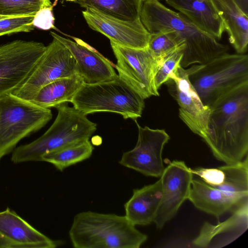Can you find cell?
<instances>
[{
  "mask_svg": "<svg viewBox=\"0 0 248 248\" xmlns=\"http://www.w3.org/2000/svg\"><path fill=\"white\" fill-rule=\"evenodd\" d=\"M52 117L50 108L12 93L0 96V161L19 141L41 129Z\"/></svg>",
  "mask_w": 248,
  "mask_h": 248,
  "instance_id": "obj_7",
  "label": "cell"
},
{
  "mask_svg": "<svg viewBox=\"0 0 248 248\" xmlns=\"http://www.w3.org/2000/svg\"><path fill=\"white\" fill-rule=\"evenodd\" d=\"M224 21L230 44L238 54L247 51L248 17L232 0H210Z\"/></svg>",
  "mask_w": 248,
  "mask_h": 248,
  "instance_id": "obj_21",
  "label": "cell"
},
{
  "mask_svg": "<svg viewBox=\"0 0 248 248\" xmlns=\"http://www.w3.org/2000/svg\"><path fill=\"white\" fill-rule=\"evenodd\" d=\"M71 103L86 115L111 112L134 121L141 116L145 106L144 99L118 75L108 80L84 83Z\"/></svg>",
  "mask_w": 248,
  "mask_h": 248,
  "instance_id": "obj_6",
  "label": "cell"
},
{
  "mask_svg": "<svg viewBox=\"0 0 248 248\" xmlns=\"http://www.w3.org/2000/svg\"><path fill=\"white\" fill-rule=\"evenodd\" d=\"M142 0H77L85 9H92L108 16L125 21L140 18Z\"/></svg>",
  "mask_w": 248,
  "mask_h": 248,
  "instance_id": "obj_24",
  "label": "cell"
},
{
  "mask_svg": "<svg viewBox=\"0 0 248 248\" xmlns=\"http://www.w3.org/2000/svg\"><path fill=\"white\" fill-rule=\"evenodd\" d=\"M162 197L161 179L133 190L124 204L125 217L135 226H146L154 222Z\"/></svg>",
  "mask_w": 248,
  "mask_h": 248,
  "instance_id": "obj_19",
  "label": "cell"
},
{
  "mask_svg": "<svg viewBox=\"0 0 248 248\" xmlns=\"http://www.w3.org/2000/svg\"><path fill=\"white\" fill-rule=\"evenodd\" d=\"M135 122L138 128L137 144L133 149L123 153L119 163L144 175L160 177L165 169L162 152L170 136L164 129L142 127Z\"/></svg>",
  "mask_w": 248,
  "mask_h": 248,
  "instance_id": "obj_11",
  "label": "cell"
},
{
  "mask_svg": "<svg viewBox=\"0 0 248 248\" xmlns=\"http://www.w3.org/2000/svg\"><path fill=\"white\" fill-rule=\"evenodd\" d=\"M69 235L76 248H139L148 238L125 216L90 211L75 216Z\"/></svg>",
  "mask_w": 248,
  "mask_h": 248,
  "instance_id": "obj_3",
  "label": "cell"
},
{
  "mask_svg": "<svg viewBox=\"0 0 248 248\" xmlns=\"http://www.w3.org/2000/svg\"><path fill=\"white\" fill-rule=\"evenodd\" d=\"M0 248H17L16 245L0 234Z\"/></svg>",
  "mask_w": 248,
  "mask_h": 248,
  "instance_id": "obj_31",
  "label": "cell"
},
{
  "mask_svg": "<svg viewBox=\"0 0 248 248\" xmlns=\"http://www.w3.org/2000/svg\"><path fill=\"white\" fill-rule=\"evenodd\" d=\"M50 0H0V16H34L41 9L52 6Z\"/></svg>",
  "mask_w": 248,
  "mask_h": 248,
  "instance_id": "obj_27",
  "label": "cell"
},
{
  "mask_svg": "<svg viewBox=\"0 0 248 248\" xmlns=\"http://www.w3.org/2000/svg\"><path fill=\"white\" fill-rule=\"evenodd\" d=\"M248 156L238 162L219 167L223 172L222 183L215 187L240 203H248Z\"/></svg>",
  "mask_w": 248,
  "mask_h": 248,
  "instance_id": "obj_23",
  "label": "cell"
},
{
  "mask_svg": "<svg viewBox=\"0 0 248 248\" xmlns=\"http://www.w3.org/2000/svg\"><path fill=\"white\" fill-rule=\"evenodd\" d=\"M188 200L198 209L218 218L242 206L235 199L200 179H193Z\"/></svg>",
  "mask_w": 248,
  "mask_h": 248,
  "instance_id": "obj_20",
  "label": "cell"
},
{
  "mask_svg": "<svg viewBox=\"0 0 248 248\" xmlns=\"http://www.w3.org/2000/svg\"><path fill=\"white\" fill-rule=\"evenodd\" d=\"M248 228V204L240 207L225 221L216 225L206 222L192 241L195 247L219 248L231 243Z\"/></svg>",
  "mask_w": 248,
  "mask_h": 248,
  "instance_id": "obj_16",
  "label": "cell"
},
{
  "mask_svg": "<svg viewBox=\"0 0 248 248\" xmlns=\"http://www.w3.org/2000/svg\"><path fill=\"white\" fill-rule=\"evenodd\" d=\"M82 15L89 27L99 32L120 46L145 48L150 33L140 18L134 21L117 19L92 9H86Z\"/></svg>",
  "mask_w": 248,
  "mask_h": 248,
  "instance_id": "obj_14",
  "label": "cell"
},
{
  "mask_svg": "<svg viewBox=\"0 0 248 248\" xmlns=\"http://www.w3.org/2000/svg\"><path fill=\"white\" fill-rule=\"evenodd\" d=\"M76 74L77 65L73 55L65 45L53 37L30 74L12 93L23 99L31 101L44 86L59 78Z\"/></svg>",
  "mask_w": 248,
  "mask_h": 248,
  "instance_id": "obj_8",
  "label": "cell"
},
{
  "mask_svg": "<svg viewBox=\"0 0 248 248\" xmlns=\"http://www.w3.org/2000/svg\"><path fill=\"white\" fill-rule=\"evenodd\" d=\"M34 16H16L0 19V36L33 31Z\"/></svg>",
  "mask_w": 248,
  "mask_h": 248,
  "instance_id": "obj_29",
  "label": "cell"
},
{
  "mask_svg": "<svg viewBox=\"0 0 248 248\" xmlns=\"http://www.w3.org/2000/svg\"><path fill=\"white\" fill-rule=\"evenodd\" d=\"M238 7L248 16V0H232Z\"/></svg>",
  "mask_w": 248,
  "mask_h": 248,
  "instance_id": "obj_32",
  "label": "cell"
},
{
  "mask_svg": "<svg viewBox=\"0 0 248 248\" xmlns=\"http://www.w3.org/2000/svg\"><path fill=\"white\" fill-rule=\"evenodd\" d=\"M93 147L89 140L75 142L47 153L42 157L62 171L66 168L84 161L92 155Z\"/></svg>",
  "mask_w": 248,
  "mask_h": 248,
  "instance_id": "obj_25",
  "label": "cell"
},
{
  "mask_svg": "<svg viewBox=\"0 0 248 248\" xmlns=\"http://www.w3.org/2000/svg\"><path fill=\"white\" fill-rule=\"evenodd\" d=\"M57 116L51 126L33 141L15 148L11 160L14 163L42 161L45 154L68 145L89 140L96 124L87 115L65 103L56 107Z\"/></svg>",
  "mask_w": 248,
  "mask_h": 248,
  "instance_id": "obj_5",
  "label": "cell"
},
{
  "mask_svg": "<svg viewBox=\"0 0 248 248\" xmlns=\"http://www.w3.org/2000/svg\"><path fill=\"white\" fill-rule=\"evenodd\" d=\"M165 83L179 106L180 118L202 139L207 132L210 108L202 103L189 80L186 68L180 66Z\"/></svg>",
  "mask_w": 248,
  "mask_h": 248,
  "instance_id": "obj_13",
  "label": "cell"
},
{
  "mask_svg": "<svg viewBox=\"0 0 248 248\" xmlns=\"http://www.w3.org/2000/svg\"><path fill=\"white\" fill-rule=\"evenodd\" d=\"M194 26L216 39L225 31L224 21L210 0H164Z\"/></svg>",
  "mask_w": 248,
  "mask_h": 248,
  "instance_id": "obj_18",
  "label": "cell"
},
{
  "mask_svg": "<svg viewBox=\"0 0 248 248\" xmlns=\"http://www.w3.org/2000/svg\"><path fill=\"white\" fill-rule=\"evenodd\" d=\"M84 83L82 78L78 74L59 78L44 86L30 101L44 108H56L71 102Z\"/></svg>",
  "mask_w": 248,
  "mask_h": 248,
  "instance_id": "obj_22",
  "label": "cell"
},
{
  "mask_svg": "<svg viewBox=\"0 0 248 248\" xmlns=\"http://www.w3.org/2000/svg\"><path fill=\"white\" fill-rule=\"evenodd\" d=\"M140 18L150 33L170 30L184 40L185 46L180 62L184 68L205 63L229 50L227 45L199 29L185 16L167 7L160 0H142Z\"/></svg>",
  "mask_w": 248,
  "mask_h": 248,
  "instance_id": "obj_2",
  "label": "cell"
},
{
  "mask_svg": "<svg viewBox=\"0 0 248 248\" xmlns=\"http://www.w3.org/2000/svg\"><path fill=\"white\" fill-rule=\"evenodd\" d=\"M210 108L207 130L202 139L217 159L226 164L242 161L248 151V84Z\"/></svg>",
  "mask_w": 248,
  "mask_h": 248,
  "instance_id": "obj_1",
  "label": "cell"
},
{
  "mask_svg": "<svg viewBox=\"0 0 248 248\" xmlns=\"http://www.w3.org/2000/svg\"><path fill=\"white\" fill-rule=\"evenodd\" d=\"M9 17H9V16H0V19H3V18H9Z\"/></svg>",
  "mask_w": 248,
  "mask_h": 248,
  "instance_id": "obj_33",
  "label": "cell"
},
{
  "mask_svg": "<svg viewBox=\"0 0 248 248\" xmlns=\"http://www.w3.org/2000/svg\"><path fill=\"white\" fill-rule=\"evenodd\" d=\"M189 81L209 108L234 90L248 84V56L226 53L186 69Z\"/></svg>",
  "mask_w": 248,
  "mask_h": 248,
  "instance_id": "obj_4",
  "label": "cell"
},
{
  "mask_svg": "<svg viewBox=\"0 0 248 248\" xmlns=\"http://www.w3.org/2000/svg\"><path fill=\"white\" fill-rule=\"evenodd\" d=\"M0 234L14 242L17 248H54L61 244L37 231L9 208L0 212Z\"/></svg>",
  "mask_w": 248,
  "mask_h": 248,
  "instance_id": "obj_17",
  "label": "cell"
},
{
  "mask_svg": "<svg viewBox=\"0 0 248 248\" xmlns=\"http://www.w3.org/2000/svg\"><path fill=\"white\" fill-rule=\"evenodd\" d=\"M185 46L184 40L176 32L163 30L150 33L147 48L157 60Z\"/></svg>",
  "mask_w": 248,
  "mask_h": 248,
  "instance_id": "obj_26",
  "label": "cell"
},
{
  "mask_svg": "<svg viewBox=\"0 0 248 248\" xmlns=\"http://www.w3.org/2000/svg\"><path fill=\"white\" fill-rule=\"evenodd\" d=\"M67 0V1H76L77 0Z\"/></svg>",
  "mask_w": 248,
  "mask_h": 248,
  "instance_id": "obj_34",
  "label": "cell"
},
{
  "mask_svg": "<svg viewBox=\"0 0 248 248\" xmlns=\"http://www.w3.org/2000/svg\"><path fill=\"white\" fill-rule=\"evenodd\" d=\"M52 11V5L41 9L34 16L32 21L33 26L43 30L54 29L55 18Z\"/></svg>",
  "mask_w": 248,
  "mask_h": 248,
  "instance_id": "obj_30",
  "label": "cell"
},
{
  "mask_svg": "<svg viewBox=\"0 0 248 248\" xmlns=\"http://www.w3.org/2000/svg\"><path fill=\"white\" fill-rule=\"evenodd\" d=\"M46 48L41 42L22 40L0 46V96L13 93L24 81Z\"/></svg>",
  "mask_w": 248,
  "mask_h": 248,
  "instance_id": "obj_9",
  "label": "cell"
},
{
  "mask_svg": "<svg viewBox=\"0 0 248 248\" xmlns=\"http://www.w3.org/2000/svg\"><path fill=\"white\" fill-rule=\"evenodd\" d=\"M110 43L117 60L114 67L119 77L144 99L159 95L154 83L156 59L149 49L128 47Z\"/></svg>",
  "mask_w": 248,
  "mask_h": 248,
  "instance_id": "obj_10",
  "label": "cell"
},
{
  "mask_svg": "<svg viewBox=\"0 0 248 248\" xmlns=\"http://www.w3.org/2000/svg\"><path fill=\"white\" fill-rule=\"evenodd\" d=\"M184 48L185 47L180 48L156 60L154 83L157 90H158L161 86L170 79L180 66Z\"/></svg>",
  "mask_w": 248,
  "mask_h": 248,
  "instance_id": "obj_28",
  "label": "cell"
},
{
  "mask_svg": "<svg viewBox=\"0 0 248 248\" xmlns=\"http://www.w3.org/2000/svg\"><path fill=\"white\" fill-rule=\"evenodd\" d=\"M167 163L160 179L162 197L154 223L161 229L176 215L188 199L193 174L185 162L173 160Z\"/></svg>",
  "mask_w": 248,
  "mask_h": 248,
  "instance_id": "obj_12",
  "label": "cell"
},
{
  "mask_svg": "<svg viewBox=\"0 0 248 248\" xmlns=\"http://www.w3.org/2000/svg\"><path fill=\"white\" fill-rule=\"evenodd\" d=\"M50 33L70 50L76 61L78 74L82 78L84 83L101 82L117 75L109 61L80 39L72 37L73 41L54 32Z\"/></svg>",
  "mask_w": 248,
  "mask_h": 248,
  "instance_id": "obj_15",
  "label": "cell"
}]
</instances>
